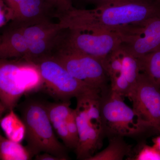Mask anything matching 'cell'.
I'll return each mask as SVG.
<instances>
[{"label":"cell","mask_w":160,"mask_h":160,"mask_svg":"<svg viewBox=\"0 0 160 160\" xmlns=\"http://www.w3.org/2000/svg\"><path fill=\"white\" fill-rule=\"evenodd\" d=\"M32 158L26 146L0 134V160H29Z\"/></svg>","instance_id":"17"},{"label":"cell","mask_w":160,"mask_h":160,"mask_svg":"<svg viewBox=\"0 0 160 160\" xmlns=\"http://www.w3.org/2000/svg\"><path fill=\"white\" fill-rule=\"evenodd\" d=\"M72 2V0H54L56 13L64 12L73 8Z\"/></svg>","instance_id":"22"},{"label":"cell","mask_w":160,"mask_h":160,"mask_svg":"<svg viewBox=\"0 0 160 160\" xmlns=\"http://www.w3.org/2000/svg\"><path fill=\"white\" fill-rule=\"evenodd\" d=\"M21 1L22 0H4L12 12L14 11Z\"/></svg>","instance_id":"25"},{"label":"cell","mask_w":160,"mask_h":160,"mask_svg":"<svg viewBox=\"0 0 160 160\" xmlns=\"http://www.w3.org/2000/svg\"><path fill=\"white\" fill-rule=\"evenodd\" d=\"M132 108L160 134V87L140 72L127 97Z\"/></svg>","instance_id":"10"},{"label":"cell","mask_w":160,"mask_h":160,"mask_svg":"<svg viewBox=\"0 0 160 160\" xmlns=\"http://www.w3.org/2000/svg\"><path fill=\"white\" fill-rule=\"evenodd\" d=\"M64 29L59 22L51 21L29 26L23 25V34L28 48L24 59L35 63L51 56L61 40Z\"/></svg>","instance_id":"9"},{"label":"cell","mask_w":160,"mask_h":160,"mask_svg":"<svg viewBox=\"0 0 160 160\" xmlns=\"http://www.w3.org/2000/svg\"><path fill=\"white\" fill-rule=\"evenodd\" d=\"M7 111L6 108L0 100V120L2 117L4 113Z\"/></svg>","instance_id":"27"},{"label":"cell","mask_w":160,"mask_h":160,"mask_svg":"<svg viewBox=\"0 0 160 160\" xmlns=\"http://www.w3.org/2000/svg\"><path fill=\"white\" fill-rule=\"evenodd\" d=\"M0 127L6 137L11 141L21 143L25 139L26 126L14 109L9 110L2 117L0 120Z\"/></svg>","instance_id":"16"},{"label":"cell","mask_w":160,"mask_h":160,"mask_svg":"<svg viewBox=\"0 0 160 160\" xmlns=\"http://www.w3.org/2000/svg\"><path fill=\"white\" fill-rule=\"evenodd\" d=\"M47 1H48V2H49L54 7V0H47ZM55 8V7H54Z\"/></svg>","instance_id":"28"},{"label":"cell","mask_w":160,"mask_h":160,"mask_svg":"<svg viewBox=\"0 0 160 160\" xmlns=\"http://www.w3.org/2000/svg\"><path fill=\"white\" fill-rule=\"evenodd\" d=\"M122 43L136 58L160 48V17L153 18L120 33Z\"/></svg>","instance_id":"11"},{"label":"cell","mask_w":160,"mask_h":160,"mask_svg":"<svg viewBox=\"0 0 160 160\" xmlns=\"http://www.w3.org/2000/svg\"><path fill=\"white\" fill-rule=\"evenodd\" d=\"M62 41L72 49L102 62L122 43L119 33L100 29H65Z\"/></svg>","instance_id":"7"},{"label":"cell","mask_w":160,"mask_h":160,"mask_svg":"<svg viewBox=\"0 0 160 160\" xmlns=\"http://www.w3.org/2000/svg\"><path fill=\"white\" fill-rule=\"evenodd\" d=\"M26 126V147L32 157L47 152L61 160L69 159L67 149L58 140L49 120L46 103L29 99L19 105Z\"/></svg>","instance_id":"2"},{"label":"cell","mask_w":160,"mask_h":160,"mask_svg":"<svg viewBox=\"0 0 160 160\" xmlns=\"http://www.w3.org/2000/svg\"><path fill=\"white\" fill-rule=\"evenodd\" d=\"M152 141L153 143V146L156 147L160 150V134L159 136L153 138Z\"/></svg>","instance_id":"26"},{"label":"cell","mask_w":160,"mask_h":160,"mask_svg":"<svg viewBox=\"0 0 160 160\" xmlns=\"http://www.w3.org/2000/svg\"><path fill=\"white\" fill-rule=\"evenodd\" d=\"M13 20V14L11 9L4 0H0V29L6 26Z\"/></svg>","instance_id":"21"},{"label":"cell","mask_w":160,"mask_h":160,"mask_svg":"<svg viewBox=\"0 0 160 160\" xmlns=\"http://www.w3.org/2000/svg\"><path fill=\"white\" fill-rule=\"evenodd\" d=\"M126 160H160V150L154 146L146 144L145 140L139 141L132 147Z\"/></svg>","instance_id":"19"},{"label":"cell","mask_w":160,"mask_h":160,"mask_svg":"<svg viewBox=\"0 0 160 160\" xmlns=\"http://www.w3.org/2000/svg\"><path fill=\"white\" fill-rule=\"evenodd\" d=\"M43 86L37 64L23 58L0 59V100L7 111L14 109L24 95Z\"/></svg>","instance_id":"4"},{"label":"cell","mask_w":160,"mask_h":160,"mask_svg":"<svg viewBox=\"0 0 160 160\" xmlns=\"http://www.w3.org/2000/svg\"><path fill=\"white\" fill-rule=\"evenodd\" d=\"M124 100L110 89L101 94L100 107L106 137L120 136L141 141L148 136L159 133Z\"/></svg>","instance_id":"3"},{"label":"cell","mask_w":160,"mask_h":160,"mask_svg":"<svg viewBox=\"0 0 160 160\" xmlns=\"http://www.w3.org/2000/svg\"><path fill=\"white\" fill-rule=\"evenodd\" d=\"M101 93L88 92L76 98L74 109L79 141L75 150L77 158L88 160L102 148L105 136L101 107Z\"/></svg>","instance_id":"5"},{"label":"cell","mask_w":160,"mask_h":160,"mask_svg":"<svg viewBox=\"0 0 160 160\" xmlns=\"http://www.w3.org/2000/svg\"><path fill=\"white\" fill-rule=\"evenodd\" d=\"M70 101L46 103V109L55 132L68 149H71L68 131V119L72 110Z\"/></svg>","instance_id":"14"},{"label":"cell","mask_w":160,"mask_h":160,"mask_svg":"<svg viewBox=\"0 0 160 160\" xmlns=\"http://www.w3.org/2000/svg\"><path fill=\"white\" fill-rule=\"evenodd\" d=\"M35 64L39 69L43 86L50 95L61 101H70L72 98L89 91L100 92L78 81L51 56L43 58Z\"/></svg>","instance_id":"8"},{"label":"cell","mask_w":160,"mask_h":160,"mask_svg":"<svg viewBox=\"0 0 160 160\" xmlns=\"http://www.w3.org/2000/svg\"><path fill=\"white\" fill-rule=\"evenodd\" d=\"M62 38L51 56L78 81L101 94L108 91L109 78L102 61L72 49Z\"/></svg>","instance_id":"6"},{"label":"cell","mask_w":160,"mask_h":160,"mask_svg":"<svg viewBox=\"0 0 160 160\" xmlns=\"http://www.w3.org/2000/svg\"><path fill=\"white\" fill-rule=\"evenodd\" d=\"M84 1L86 2L94 4L97 6L112 2H116V1H119V0H84Z\"/></svg>","instance_id":"24"},{"label":"cell","mask_w":160,"mask_h":160,"mask_svg":"<svg viewBox=\"0 0 160 160\" xmlns=\"http://www.w3.org/2000/svg\"><path fill=\"white\" fill-rule=\"evenodd\" d=\"M27 49L23 25L11 21L0 34V59H24Z\"/></svg>","instance_id":"13"},{"label":"cell","mask_w":160,"mask_h":160,"mask_svg":"<svg viewBox=\"0 0 160 160\" xmlns=\"http://www.w3.org/2000/svg\"><path fill=\"white\" fill-rule=\"evenodd\" d=\"M122 137L109 138V145L104 150L95 153L88 160H122L129 155L132 145L125 142Z\"/></svg>","instance_id":"15"},{"label":"cell","mask_w":160,"mask_h":160,"mask_svg":"<svg viewBox=\"0 0 160 160\" xmlns=\"http://www.w3.org/2000/svg\"><path fill=\"white\" fill-rule=\"evenodd\" d=\"M160 17V0H119L92 9L74 7L59 16L65 29H105L121 33L153 18Z\"/></svg>","instance_id":"1"},{"label":"cell","mask_w":160,"mask_h":160,"mask_svg":"<svg viewBox=\"0 0 160 160\" xmlns=\"http://www.w3.org/2000/svg\"><path fill=\"white\" fill-rule=\"evenodd\" d=\"M68 131L71 144V149L75 150L78 143V130L74 109H72L68 122Z\"/></svg>","instance_id":"20"},{"label":"cell","mask_w":160,"mask_h":160,"mask_svg":"<svg viewBox=\"0 0 160 160\" xmlns=\"http://www.w3.org/2000/svg\"><path fill=\"white\" fill-rule=\"evenodd\" d=\"M37 160H61L59 158L47 152L40 153L35 156Z\"/></svg>","instance_id":"23"},{"label":"cell","mask_w":160,"mask_h":160,"mask_svg":"<svg viewBox=\"0 0 160 160\" xmlns=\"http://www.w3.org/2000/svg\"><path fill=\"white\" fill-rule=\"evenodd\" d=\"M56 12L54 6L47 0H22L12 12V21L29 26L51 21Z\"/></svg>","instance_id":"12"},{"label":"cell","mask_w":160,"mask_h":160,"mask_svg":"<svg viewBox=\"0 0 160 160\" xmlns=\"http://www.w3.org/2000/svg\"><path fill=\"white\" fill-rule=\"evenodd\" d=\"M137 58L140 72L160 87V48Z\"/></svg>","instance_id":"18"}]
</instances>
